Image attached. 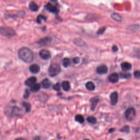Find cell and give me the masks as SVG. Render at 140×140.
Masks as SVG:
<instances>
[{
	"instance_id": "6da1fadb",
	"label": "cell",
	"mask_w": 140,
	"mask_h": 140,
	"mask_svg": "<svg viewBox=\"0 0 140 140\" xmlns=\"http://www.w3.org/2000/svg\"><path fill=\"white\" fill-rule=\"evenodd\" d=\"M18 55L19 59L26 63H31L34 58L33 51L27 47H22L19 49Z\"/></svg>"
},
{
	"instance_id": "7a4b0ae2",
	"label": "cell",
	"mask_w": 140,
	"mask_h": 140,
	"mask_svg": "<svg viewBox=\"0 0 140 140\" xmlns=\"http://www.w3.org/2000/svg\"><path fill=\"white\" fill-rule=\"evenodd\" d=\"M0 34L7 38H11L16 35L15 31L13 29L7 26L0 27Z\"/></svg>"
},
{
	"instance_id": "3957f363",
	"label": "cell",
	"mask_w": 140,
	"mask_h": 140,
	"mask_svg": "<svg viewBox=\"0 0 140 140\" xmlns=\"http://www.w3.org/2000/svg\"><path fill=\"white\" fill-rule=\"evenodd\" d=\"M61 67L58 64H53L51 65L48 69V73L50 77H55L60 72Z\"/></svg>"
},
{
	"instance_id": "277c9868",
	"label": "cell",
	"mask_w": 140,
	"mask_h": 140,
	"mask_svg": "<svg viewBox=\"0 0 140 140\" xmlns=\"http://www.w3.org/2000/svg\"><path fill=\"white\" fill-rule=\"evenodd\" d=\"M136 115V110L134 108H132V107L127 109L125 112V118L127 120H129V121H131L133 119H134Z\"/></svg>"
},
{
	"instance_id": "5b68a950",
	"label": "cell",
	"mask_w": 140,
	"mask_h": 140,
	"mask_svg": "<svg viewBox=\"0 0 140 140\" xmlns=\"http://www.w3.org/2000/svg\"><path fill=\"white\" fill-rule=\"evenodd\" d=\"M22 110L17 106H13L11 108V112L9 116L12 117H18L22 115Z\"/></svg>"
},
{
	"instance_id": "8992f818",
	"label": "cell",
	"mask_w": 140,
	"mask_h": 140,
	"mask_svg": "<svg viewBox=\"0 0 140 140\" xmlns=\"http://www.w3.org/2000/svg\"><path fill=\"white\" fill-rule=\"evenodd\" d=\"M40 56L43 60H48L50 58V51L47 49H42L40 51Z\"/></svg>"
},
{
	"instance_id": "52a82bcc",
	"label": "cell",
	"mask_w": 140,
	"mask_h": 140,
	"mask_svg": "<svg viewBox=\"0 0 140 140\" xmlns=\"http://www.w3.org/2000/svg\"><path fill=\"white\" fill-rule=\"evenodd\" d=\"M110 103L113 106H115L118 102V94L117 92H114L110 94Z\"/></svg>"
},
{
	"instance_id": "ba28073f",
	"label": "cell",
	"mask_w": 140,
	"mask_h": 140,
	"mask_svg": "<svg viewBox=\"0 0 140 140\" xmlns=\"http://www.w3.org/2000/svg\"><path fill=\"white\" fill-rule=\"evenodd\" d=\"M96 72L100 74H105L108 72V67L105 65H101L97 67L96 69Z\"/></svg>"
},
{
	"instance_id": "9c48e42d",
	"label": "cell",
	"mask_w": 140,
	"mask_h": 140,
	"mask_svg": "<svg viewBox=\"0 0 140 140\" xmlns=\"http://www.w3.org/2000/svg\"><path fill=\"white\" fill-rule=\"evenodd\" d=\"M108 79L110 82L112 83H116L118 82L119 79V75L117 73H113L109 75Z\"/></svg>"
},
{
	"instance_id": "30bf717a",
	"label": "cell",
	"mask_w": 140,
	"mask_h": 140,
	"mask_svg": "<svg viewBox=\"0 0 140 140\" xmlns=\"http://www.w3.org/2000/svg\"><path fill=\"white\" fill-rule=\"evenodd\" d=\"M99 101V97L98 96H96L93 97L90 100V102L91 103V109L92 110H94L96 108L97 103Z\"/></svg>"
},
{
	"instance_id": "8fae6325",
	"label": "cell",
	"mask_w": 140,
	"mask_h": 140,
	"mask_svg": "<svg viewBox=\"0 0 140 140\" xmlns=\"http://www.w3.org/2000/svg\"><path fill=\"white\" fill-rule=\"evenodd\" d=\"M29 69H30V71L31 73L34 74H36L40 72V67L38 65L35 64L31 65L30 68H29Z\"/></svg>"
},
{
	"instance_id": "7c38bea8",
	"label": "cell",
	"mask_w": 140,
	"mask_h": 140,
	"mask_svg": "<svg viewBox=\"0 0 140 140\" xmlns=\"http://www.w3.org/2000/svg\"><path fill=\"white\" fill-rule=\"evenodd\" d=\"M45 7L48 9V10L51 13H57L58 12V9L53 4H51V3H48L47 5L45 6Z\"/></svg>"
},
{
	"instance_id": "4fadbf2b",
	"label": "cell",
	"mask_w": 140,
	"mask_h": 140,
	"mask_svg": "<svg viewBox=\"0 0 140 140\" xmlns=\"http://www.w3.org/2000/svg\"><path fill=\"white\" fill-rule=\"evenodd\" d=\"M121 68L123 71H128L130 70L131 69L132 66L131 64H130L129 63H127V62H124V63L121 64Z\"/></svg>"
},
{
	"instance_id": "5bb4252c",
	"label": "cell",
	"mask_w": 140,
	"mask_h": 140,
	"mask_svg": "<svg viewBox=\"0 0 140 140\" xmlns=\"http://www.w3.org/2000/svg\"><path fill=\"white\" fill-rule=\"evenodd\" d=\"M37 79L36 77H30L29 79H27L25 82V84L27 86L31 87L32 86H33L34 84H35V82H36Z\"/></svg>"
},
{
	"instance_id": "9a60e30c",
	"label": "cell",
	"mask_w": 140,
	"mask_h": 140,
	"mask_svg": "<svg viewBox=\"0 0 140 140\" xmlns=\"http://www.w3.org/2000/svg\"><path fill=\"white\" fill-rule=\"evenodd\" d=\"M41 84L42 87H43L44 89H48L50 87L51 83L50 82V80L48 78H45L44 80H42Z\"/></svg>"
},
{
	"instance_id": "2e32d148",
	"label": "cell",
	"mask_w": 140,
	"mask_h": 140,
	"mask_svg": "<svg viewBox=\"0 0 140 140\" xmlns=\"http://www.w3.org/2000/svg\"><path fill=\"white\" fill-rule=\"evenodd\" d=\"M50 41H51V38L48 37H45L44 38L41 39V40L39 41L38 43L39 44L42 45H45L48 44Z\"/></svg>"
},
{
	"instance_id": "e0dca14e",
	"label": "cell",
	"mask_w": 140,
	"mask_h": 140,
	"mask_svg": "<svg viewBox=\"0 0 140 140\" xmlns=\"http://www.w3.org/2000/svg\"><path fill=\"white\" fill-rule=\"evenodd\" d=\"M62 87H63V89L65 92H67V91L70 90V82H68V81H64L62 83Z\"/></svg>"
},
{
	"instance_id": "ac0fdd59",
	"label": "cell",
	"mask_w": 140,
	"mask_h": 140,
	"mask_svg": "<svg viewBox=\"0 0 140 140\" xmlns=\"http://www.w3.org/2000/svg\"><path fill=\"white\" fill-rule=\"evenodd\" d=\"M86 88L89 91H93L95 89V84H94L92 82H87L86 84Z\"/></svg>"
},
{
	"instance_id": "d6986e66",
	"label": "cell",
	"mask_w": 140,
	"mask_h": 140,
	"mask_svg": "<svg viewBox=\"0 0 140 140\" xmlns=\"http://www.w3.org/2000/svg\"><path fill=\"white\" fill-rule=\"evenodd\" d=\"M40 88H41L40 84L38 83H35L33 86H32L31 87V91L32 92L35 93L38 92V91L40 89Z\"/></svg>"
},
{
	"instance_id": "ffe728a7",
	"label": "cell",
	"mask_w": 140,
	"mask_h": 140,
	"mask_svg": "<svg viewBox=\"0 0 140 140\" xmlns=\"http://www.w3.org/2000/svg\"><path fill=\"white\" fill-rule=\"evenodd\" d=\"M29 7H30V10L33 12H36L38 9V5L35 4L34 2H31L30 5H29Z\"/></svg>"
},
{
	"instance_id": "44dd1931",
	"label": "cell",
	"mask_w": 140,
	"mask_h": 140,
	"mask_svg": "<svg viewBox=\"0 0 140 140\" xmlns=\"http://www.w3.org/2000/svg\"><path fill=\"white\" fill-rule=\"evenodd\" d=\"M120 77L124 79H129L131 77V74L130 73L121 72L120 74Z\"/></svg>"
},
{
	"instance_id": "7402d4cb",
	"label": "cell",
	"mask_w": 140,
	"mask_h": 140,
	"mask_svg": "<svg viewBox=\"0 0 140 140\" xmlns=\"http://www.w3.org/2000/svg\"><path fill=\"white\" fill-rule=\"evenodd\" d=\"M111 17L114 20L117 21H120L122 20V17L119 14L114 13L111 15Z\"/></svg>"
},
{
	"instance_id": "603a6c76",
	"label": "cell",
	"mask_w": 140,
	"mask_h": 140,
	"mask_svg": "<svg viewBox=\"0 0 140 140\" xmlns=\"http://www.w3.org/2000/svg\"><path fill=\"white\" fill-rule=\"evenodd\" d=\"M22 105L25 108L26 111L27 112H29L31 110V105L30 103H29L26 102H23L22 103Z\"/></svg>"
},
{
	"instance_id": "cb8c5ba5",
	"label": "cell",
	"mask_w": 140,
	"mask_h": 140,
	"mask_svg": "<svg viewBox=\"0 0 140 140\" xmlns=\"http://www.w3.org/2000/svg\"><path fill=\"white\" fill-rule=\"evenodd\" d=\"M87 121L89 123L92 124H95L97 122V120L95 117H93V116H90L88 117L87 119Z\"/></svg>"
},
{
	"instance_id": "d4e9b609",
	"label": "cell",
	"mask_w": 140,
	"mask_h": 140,
	"mask_svg": "<svg viewBox=\"0 0 140 140\" xmlns=\"http://www.w3.org/2000/svg\"><path fill=\"white\" fill-rule=\"evenodd\" d=\"M75 120L79 123H83L84 122V118L82 115H78L75 117Z\"/></svg>"
},
{
	"instance_id": "484cf974",
	"label": "cell",
	"mask_w": 140,
	"mask_h": 140,
	"mask_svg": "<svg viewBox=\"0 0 140 140\" xmlns=\"http://www.w3.org/2000/svg\"><path fill=\"white\" fill-rule=\"evenodd\" d=\"M71 64V60L68 58H65L63 61V65L65 67H67Z\"/></svg>"
},
{
	"instance_id": "4316f807",
	"label": "cell",
	"mask_w": 140,
	"mask_h": 140,
	"mask_svg": "<svg viewBox=\"0 0 140 140\" xmlns=\"http://www.w3.org/2000/svg\"><path fill=\"white\" fill-rule=\"evenodd\" d=\"M120 131L123 132L128 133L130 131V128L128 125H125L123 127L122 129L120 130Z\"/></svg>"
},
{
	"instance_id": "83f0119b",
	"label": "cell",
	"mask_w": 140,
	"mask_h": 140,
	"mask_svg": "<svg viewBox=\"0 0 140 140\" xmlns=\"http://www.w3.org/2000/svg\"><path fill=\"white\" fill-rule=\"evenodd\" d=\"M53 89L56 91H59L61 88V85L59 83H57L56 84L53 86Z\"/></svg>"
},
{
	"instance_id": "f1b7e54d",
	"label": "cell",
	"mask_w": 140,
	"mask_h": 140,
	"mask_svg": "<svg viewBox=\"0 0 140 140\" xmlns=\"http://www.w3.org/2000/svg\"><path fill=\"white\" fill-rule=\"evenodd\" d=\"M41 20H46V18H45V17H44L43 15H39L37 19V21L38 23H41Z\"/></svg>"
},
{
	"instance_id": "f546056e",
	"label": "cell",
	"mask_w": 140,
	"mask_h": 140,
	"mask_svg": "<svg viewBox=\"0 0 140 140\" xmlns=\"http://www.w3.org/2000/svg\"><path fill=\"white\" fill-rule=\"evenodd\" d=\"M30 91H29L28 89L26 90H25V94H24V99H27L28 97H29V96H30Z\"/></svg>"
},
{
	"instance_id": "4dcf8cb0",
	"label": "cell",
	"mask_w": 140,
	"mask_h": 140,
	"mask_svg": "<svg viewBox=\"0 0 140 140\" xmlns=\"http://www.w3.org/2000/svg\"><path fill=\"white\" fill-rule=\"evenodd\" d=\"M133 75L136 78H140V71H135L133 73Z\"/></svg>"
},
{
	"instance_id": "1f68e13d",
	"label": "cell",
	"mask_w": 140,
	"mask_h": 140,
	"mask_svg": "<svg viewBox=\"0 0 140 140\" xmlns=\"http://www.w3.org/2000/svg\"><path fill=\"white\" fill-rule=\"evenodd\" d=\"M80 58L78 57H76L73 59V63L75 64H77L79 63Z\"/></svg>"
},
{
	"instance_id": "d6a6232c",
	"label": "cell",
	"mask_w": 140,
	"mask_h": 140,
	"mask_svg": "<svg viewBox=\"0 0 140 140\" xmlns=\"http://www.w3.org/2000/svg\"><path fill=\"white\" fill-rule=\"evenodd\" d=\"M135 56L137 58L140 59V49H137L135 51Z\"/></svg>"
},
{
	"instance_id": "836d02e7",
	"label": "cell",
	"mask_w": 140,
	"mask_h": 140,
	"mask_svg": "<svg viewBox=\"0 0 140 140\" xmlns=\"http://www.w3.org/2000/svg\"><path fill=\"white\" fill-rule=\"evenodd\" d=\"M106 27H102L99 30H98V32H97V34H102L104 32H105V30H106Z\"/></svg>"
},
{
	"instance_id": "e575fe53",
	"label": "cell",
	"mask_w": 140,
	"mask_h": 140,
	"mask_svg": "<svg viewBox=\"0 0 140 140\" xmlns=\"http://www.w3.org/2000/svg\"><path fill=\"white\" fill-rule=\"evenodd\" d=\"M112 49L113 51L116 52V51H118V47H117V46H116V45H113V46L112 48Z\"/></svg>"
},
{
	"instance_id": "d590c367",
	"label": "cell",
	"mask_w": 140,
	"mask_h": 140,
	"mask_svg": "<svg viewBox=\"0 0 140 140\" xmlns=\"http://www.w3.org/2000/svg\"><path fill=\"white\" fill-rule=\"evenodd\" d=\"M115 131V129H110L109 130V133H111V132H113V131Z\"/></svg>"
},
{
	"instance_id": "8d00e7d4",
	"label": "cell",
	"mask_w": 140,
	"mask_h": 140,
	"mask_svg": "<svg viewBox=\"0 0 140 140\" xmlns=\"http://www.w3.org/2000/svg\"><path fill=\"white\" fill-rule=\"evenodd\" d=\"M14 140H26V139L23 138H17V139H15Z\"/></svg>"
},
{
	"instance_id": "74e56055",
	"label": "cell",
	"mask_w": 140,
	"mask_h": 140,
	"mask_svg": "<svg viewBox=\"0 0 140 140\" xmlns=\"http://www.w3.org/2000/svg\"><path fill=\"white\" fill-rule=\"evenodd\" d=\"M118 140H124L123 139H122V138H119V139H118Z\"/></svg>"
},
{
	"instance_id": "f35d334b",
	"label": "cell",
	"mask_w": 140,
	"mask_h": 140,
	"mask_svg": "<svg viewBox=\"0 0 140 140\" xmlns=\"http://www.w3.org/2000/svg\"><path fill=\"white\" fill-rule=\"evenodd\" d=\"M84 140H89V139H84Z\"/></svg>"
}]
</instances>
